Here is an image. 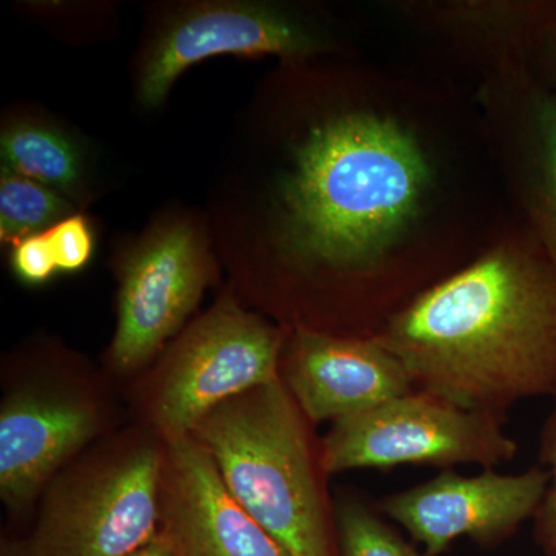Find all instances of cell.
<instances>
[{
	"label": "cell",
	"instance_id": "obj_1",
	"mask_svg": "<svg viewBox=\"0 0 556 556\" xmlns=\"http://www.w3.org/2000/svg\"><path fill=\"white\" fill-rule=\"evenodd\" d=\"M285 155L274 252L300 281L332 289L350 338H375L511 214L475 93L442 76L351 70L345 100L313 113Z\"/></svg>",
	"mask_w": 556,
	"mask_h": 556
},
{
	"label": "cell",
	"instance_id": "obj_2",
	"mask_svg": "<svg viewBox=\"0 0 556 556\" xmlns=\"http://www.w3.org/2000/svg\"><path fill=\"white\" fill-rule=\"evenodd\" d=\"M376 339L416 390L503 417L556 396V263L511 212L481 252L388 318Z\"/></svg>",
	"mask_w": 556,
	"mask_h": 556
},
{
	"label": "cell",
	"instance_id": "obj_3",
	"mask_svg": "<svg viewBox=\"0 0 556 556\" xmlns=\"http://www.w3.org/2000/svg\"><path fill=\"white\" fill-rule=\"evenodd\" d=\"M305 415L281 379L218 405L190 437L241 506L291 556H336Z\"/></svg>",
	"mask_w": 556,
	"mask_h": 556
},
{
	"label": "cell",
	"instance_id": "obj_4",
	"mask_svg": "<svg viewBox=\"0 0 556 556\" xmlns=\"http://www.w3.org/2000/svg\"><path fill=\"white\" fill-rule=\"evenodd\" d=\"M518 452L503 417L456 407L413 390L332 424L318 459L325 475L399 466L452 470L463 464L495 468L510 463Z\"/></svg>",
	"mask_w": 556,
	"mask_h": 556
},
{
	"label": "cell",
	"instance_id": "obj_5",
	"mask_svg": "<svg viewBox=\"0 0 556 556\" xmlns=\"http://www.w3.org/2000/svg\"><path fill=\"white\" fill-rule=\"evenodd\" d=\"M164 452L141 444L61 479L21 556H130L155 541Z\"/></svg>",
	"mask_w": 556,
	"mask_h": 556
},
{
	"label": "cell",
	"instance_id": "obj_6",
	"mask_svg": "<svg viewBox=\"0 0 556 556\" xmlns=\"http://www.w3.org/2000/svg\"><path fill=\"white\" fill-rule=\"evenodd\" d=\"M288 334L229 298L197 320L156 383L153 420L164 441L190 437L218 405L280 379Z\"/></svg>",
	"mask_w": 556,
	"mask_h": 556
},
{
	"label": "cell",
	"instance_id": "obj_7",
	"mask_svg": "<svg viewBox=\"0 0 556 556\" xmlns=\"http://www.w3.org/2000/svg\"><path fill=\"white\" fill-rule=\"evenodd\" d=\"M336 49L331 31L294 7L269 2L199 7L156 40L142 67L139 100L146 108H159L186 68L219 54L277 56L302 65Z\"/></svg>",
	"mask_w": 556,
	"mask_h": 556
},
{
	"label": "cell",
	"instance_id": "obj_8",
	"mask_svg": "<svg viewBox=\"0 0 556 556\" xmlns=\"http://www.w3.org/2000/svg\"><path fill=\"white\" fill-rule=\"evenodd\" d=\"M475 100L508 207L556 263V93L515 68L479 80Z\"/></svg>",
	"mask_w": 556,
	"mask_h": 556
},
{
	"label": "cell",
	"instance_id": "obj_9",
	"mask_svg": "<svg viewBox=\"0 0 556 556\" xmlns=\"http://www.w3.org/2000/svg\"><path fill=\"white\" fill-rule=\"evenodd\" d=\"M547 471L538 464L521 473L444 470L430 481L383 497L378 510L407 530L428 556H439L459 538L482 546L503 543L535 518L547 486Z\"/></svg>",
	"mask_w": 556,
	"mask_h": 556
},
{
	"label": "cell",
	"instance_id": "obj_10",
	"mask_svg": "<svg viewBox=\"0 0 556 556\" xmlns=\"http://www.w3.org/2000/svg\"><path fill=\"white\" fill-rule=\"evenodd\" d=\"M211 276L203 241L182 223L135 249L121 269L113 367L135 371L149 362L195 308Z\"/></svg>",
	"mask_w": 556,
	"mask_h": 556
},
{
	"label": "cell",
	"instance_id": "obj_11",
	"mask_svg": "<svg viewBox=\"0 0 556 556\" xmlns=\"http://www.w3.org/2000/svg\"><path fill=\"white\" fill-rule=\"evenodd\" d=\"M159 538L175 556H291L230 493L192 437L166 441Z\"/></svg>",
	"mask_w": 556,
	"mask_h": 556
},
{
	"label": "cell",
	"instance_id": "obj_12",
	"mask_svg": "<svg viewBox=\"0 0 556 556\" xmlns=\"http://www.w3.org/2000/svg\"><path fill=\"white\" fill-rule=\"evenodd\" d=\"M280 379L308 422L361 415L416 390L402 362L376 338L292 328Z\"/></svg>",
	"mask_w": 556,
	"mask_h": 556
},
{
	"label": "cell",
	"instance_id": "obj_13",
	"mask_svg": "<svg viewBox=\"0 0 556 556\" xmlns=\"http://www.w3.org/2000/svg\"><path fill=\"white\" fill-rule=\"evenodd\" d=\"M387 5L417 35L477 72L479 80L533 68L556 28V0H396Z\"/></svg>",
	"mask_w": 556,
	"mask_h": 556
},
{
	"label": "cell",
	"instance_id": "obj_14",
	"mask_svg": "<svg viewBox=\"0 0 556 556\" xmlns=\"http://www.w3.org/2000/svg\"><path fill=\"white\" fill-rule=\"evenodd\" d=\"M97 412L79 399L16 393L0 412V495L24 508L80 447L97 434Z\"/></svg>",
	"mask_w": 556,
	"mask_h": 556
},
{
	"label": "cell",
	"instance_id": "obj_15",
	"mask_svg": "<svg viewBox=\"0 0 556 556\" xmlns=\"http://www.w3.org/2000/svg\"><path fill=\"white\" fill-rule=\"evenodd\" d=\"M0 148L5 169L54 192L73 193L79 188L83 175L79 152L64 135L46 127L17 124L3 131Z\"/></svg>",
	"mask_w": 556,
	"mask_h": 556
},
{
	"label": "cell",
	"instance_id": "obj_16",
	"mask_svg": "<svg viewBox=\"0 0 556 556\" xmlns=\"http://www.w3.org/2000/svg\"><path fill=\"white\" fill-rule=\"evenodd\" d=\"M67 201L53 189L3 167L0 177V240L17 241L42 233L67 218Z\"/></svg>",
	"mask_w": 556,
	"mask_h": 556
},
{
	"label": "cell",
	"instance_id": "obj_17",
	"mask_svg": "<svg viewBox=\"0 0 556 556\" xmlns=\"http://www.w3.org/2000/svg\"><path fill=\"white\" fill-rule=\"evenodd\" d=\"M332 522L340 556H428L399 536L361 497H339Z\"/></svg>",
	"mask_w": 556,
	"mask_h": 556
},
{
	"label": "cell",
	"instance_id": "obj_18",
	"mask_svg": "<svg viewBox=\"0 0 556 556\" xmlns=\"http://www.w3.org/2000/svg\"><path fill=\"white\" fill-rule=\"evenodd\" d=\"M538 459L540 466L547 471L548 481L546 493L533 518L535 538L544 554L556 556V396L541 428Z\"/></svg>",
	"mask_w": 556,
	"mask_h": 556
},
{
	"label": "cell",
	"instance_id": "obj_19",
	"mask_svg": "<svg viewBox=\"0 0 556 556\" xmlns=\"http://www.w3.org/2000/svg\"><path fill=\"white\" fill-rule=\"evenodd\" d=\"M58 268L65 273L83 269L93 254V233L83 217H67L47 230Z\"/></svg>",
	"mask_w": 556,
	"mask_h": 556
},
{
	"label": "cell",
	"instance_id": "obj_20",
	"mask_svg": "<svg viewBox=\"0 0 556 556\" xmlns=\"http://www.w3.org/2000/svg\"><path fill=\"white\" fill-rule=\"evenodd\" d=\"M11 265L16 276L30 285L46 283L60 270L47 232L14 243Z\"/></svg>",
	"mask_w": 556,
	"mask_h": 556
},
{
	"label": "cell",
	"instance_id": "obj_21",
	"mask_svg": "<svg viewBox=\"0 0 556 556\" xmlns=\"http://www.w3.org/2000/svg\"><path fill=\"white\" fill-rule=\"evenodd\" d=\"M538 78L556 93V28L547 39L546 46L541 50L540 56L533 65Z\"/></svg>",
	"mask_w": 556,
	"mask_h": 556
},
{
	"label": "cell",
	"instance_id": "obj_22",
	"mask_svg": "<svg viewBox=\"0 0 556 556\" xmlns=\"http://www.w3.org/2000/svg\"><path fill=\"white\" fill-rule=\"evenodd\" d=\"M130 556H175L172 554L170 548L166 546V544L163 543V541L160 540V538H156L155 541H152V543L148 544V546L142 547L141 551L135 552V554H131Z\"/></svg>",
	"mask_w": 556,
	"mask_h": 556
}]
</instances>
